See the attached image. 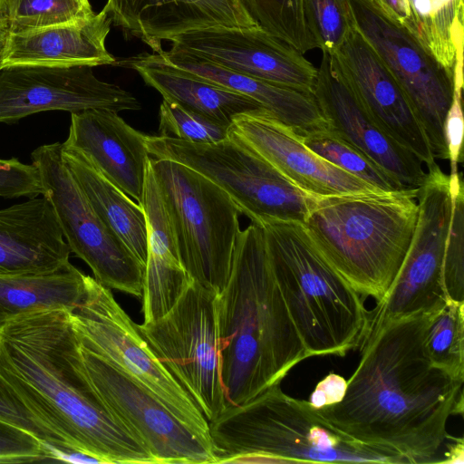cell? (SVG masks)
<instances>
[{
    "label": "cell",
    "instance_id": "18",
    "mask_svg": "<svg viewBox=\"0 0 464 464\" xmlns=\"http://www.w3.org/2000/svg\"><path fill=\"white\" fill-rule=\"evenodd\" d=\"M314 97L330 129L364 153L405 188H419L427 171L388 137L363 110L331 56L322 52Z\"/></svg>",
    "mask_w": 464,
    "mask_h": 464
},
{
    "label": "cell",
    "instance_id": "26",
    "mask_svg": "<svg viewBox=\"0 0 464 464\" xmlns=\"http://www.w3.org/2000/svg\"><path fill=\"white\" fill-rule=\"evenodd\" d=\"M160 53L175 66L255 100L298 135L329 127L314 94L244 75L184 53L169 50Z\"/></svg>",
    "mask_w": 464,
    "mask_h": 464
},
{
    "label": "cell",
    "instance_id": "44",
    "mask_svg": "<svg viewBox=\"0 0 464 464\" xmlns=\"http://www.w3.org/2000/svg\"><path fill=\"white\" fill-rule=\"evenodd\" d=\"M450 442L446 443L447 450L444 452L445 459L441 463H460L464 462V446L462 438H454L450 436Z\"/></svg>",
    "mask_w": 464,
    "mask_h": 464
},
{
    "label": "cell",
    "instance_id": "42",
    "mask_svg": "<svg viewBox=\"0 0 464 464\" xmlns=\"http://www.w3.org/2000/svg\"><path fill=\"white\" fill-rule=\"evenodd\" d=\"M346 380L335 373L330 372L319 382L309 398V402L315 408H321L342 400Z\"/></svg>",
    "mask_w": 464,
    "mask_h": 464
},
{
    "label": "cell",
    "instance_id": "36",
    "mask_svg": "<svg viewBox=\"0 0 464 464\" xmlns=\"http://www.w3.org/2000/svg\"><path fill=\"white\" fill-rule=\"evenodd\" d=\"M0 420L18 427L38 439L47 453L71 448L29 409L16 391L0 374Z\"/></svg>",
    "mask_w": 464,
    "mask_h": 464
},
{
    "label": "cell",
    "instance_id": "40",
    "mask_svg": "<svg viewBox=\"0 0 464 464\" xmlns=\"http://www.w3.org/2000/svg\"><path fill=\"white\" fill-rule=\"evenodd\" d=\"M464 120L461 108V93L453 92L452 102L444 121V138L450 163V172L459 170L463 160L462 144Z\"/></svg>",
    "mask_w": 464,
    "mask_h": 464
},
{
    "label": "cell",
    "instance_id": "12",
    "mask_svg": "<svg viewBox=\"0 0 464 464\" xmlns=\"http://www.w3.org/2000/svg\"><path fill=\"white\" fill-rule=\"evenodd\" d=\"M348 2L353 27L405 92L434 159L448 160L444 121L453 97V75L404 26L387 18L370 0Z\"/></svg>",
    "mask_w": 464,
    "mask_h": 464
},
{
    "label": "cell",
    "instance_id": "43",
    "mask_svg": "<svg viewBox=\"0 0 464 464\" xmlns=\"http://www.w3.org/2000/svg\"><path fill=\"white\" fill-rule=\"evenodd\" d=\"M387 18L404 26L411 23V12L407 0H370Z\"/></svg>",
    "mask_w": 464,
    "mask_h": 464
},
{
    "label": "cell",
    "instance_id": "5",
    "mask_svg": "<svg viewBox=\"0 0 464 464\" xmlns=\"http://www.w3.org/2000/svg\"><path fill=\"white\" fill-rule=\"evenodd\" d=\"M217 463H396L336 431L309 401L277 382L209 421Z\"/></svg>",
    "mask_w": 464,
    "mask_h": 464
},
{
    "label": "cell",
    "instance_id": "21",
    "mask_svg": "<svg viewBox=\"0 0 464 464\" xmlns=\"http://www.w3.org/2000/svg\"><path fill=\"white\" fill-rule=\"evenodd\" d=\"M146 138L116 111L88 110L71 114L68 137L63 143L82 152L111 182L139 203L150 160Z\"/></svg>",
    "mask_w": 464,
    "mask_h": 464
},
{
    "label": "cell",
    "instance_id": "17",
    "mask_svg": "<svg viewBox=\"0 0 464 464\" xmlns=\"http://www.w3.org/2000/svg\"><path fill=\"white\" fill-rule=\"evenodd\" d=\"M329 55L374 123L427 169L434 165L436 160L428 137L411 103L353 25L342 44Z\"/></svg>",
    "mask_w": 464,
    "mask_h": 464
},
{
    "label": "cell",
    "instance_id": "33",
    "mask_svg": "<svg viewBox=\"0 0 464 464\" xmlns=\"http://www.w3.org/2000/svg\"><path fill=\"white\" fill-rule=\"evenodd\" d=\"M459 170L450 174L451 216L445 241L442 277L447 297L464 302V187Z\"/></svg>",
    "mask_w": 464,
    "mask_h": 464
},
{
    "label": "cell",
    "instance_id": "11",
    "mask_svg": "<svg viewBox=\"0 0 464 464\" xmlns=\"http://www.w3.org/2000/svg\"><path fill=\"white\" fill-rule=\"evenodd\" d=\"M38 168L43 196L52 205L71 252L109 289L142 296L145 266L99 217L62 158V143L36 148L31 154Z\"/></svg>",
    "mask_w": 464,
    "mask_h": 464
},
{
    "label": "cell",
    "instance_id": "37",
    "mask_svg": "<svg viewBox=\"0 0 464 464\" xmlns=\"http://www.w3.org/2000/svg\"><path fill=\"white\" fill-rule=\"evenodd\" d=\"M320 50L333 53L353 28L348 0H305Z\"/></svg>",
    "mask_w": 464,
    "mask_h": 464
},
{
    "label": "cell",
    "instance_id": "24",
    "mask_svg": "<svg viewBox=\"0 0 464 464\" xmlns=\"http://www.w3.org/2000/svg\"><path fill=\"white\" fill-rule=\"evenodd\" d=\"M139 204L144 210L147 224V259L142 293L143 322L147 323L168 313L192 280L182 265L150 162Z\"/></svg>",
    "mask_w": 464,
    "mask_h": 464
},
{
    "label": "cell",
    "instance_id": "39",
    "mask_svg": "<svg viewBox=\"0 0 464 464\" xmlns=\"http://www.w3.org/2000/svg\"><path fill=\"white\" fill-rule=\"evenodd\" d=\"M47 460L45 447L29 432L0 420V463Z\"/></svg>",
    "mask_w": 464,
    "mask_h": 464
},
{
    "label": "cell",
    "instance_id": "45",
    "mask_svg": "<svg viewBox=\"0 0 464 464\" xmlns=\"http://www.w3.org/2000/svg\"><path fill=\"white\" fill-rule=\"evenodd\" d=\"M5 0H0V33L5 34Z\"/></svg>",
    "mask_w": 464,
    "mask_h": 464
},
{
    "label": "cell",
    "instance_id": "25",
    "mask_svg": "<svg viewBox=\"0 0 464 464\" xmlns=\"http://www.w3.org/2000/svg\"><path fill=\"white\" fill-rule=\"evenodd\" d=\"M119 64L135 70L163 100L232 125L236 116L266 110L255 100L169 63L158 53H142Z\"/></svg>",
    "mask_w": 464,
    "mask_h": 464
},
{
    "label": "cell",
    "instance_id": "22",
    "mask_svg": "<svg viewBox=\"0 0 464 464\" xmlns=\"http://www.w3.org/2000/svg\"><path fill=\"white\" fill-rule=\"evenodd\" d=\"M70 253L43 195L0 209V276L52 271L68 263Z\"/></svg>",
    "mask_w": 464,
    "mask_h": 464
},
{
    "label": "cell",
    "instance_id": "14",
    "mask_svg": "<svg viewBox=\"0 0 464 464\" xmlns=\"http://www.w3.org/2000/svg\"><path fill=\"white\" fill-rule=\"evenodd\" d=\"M80 350L88 376L106 407L157 464L217 463L214 446L183 424L157 397L81 344Z\"/></svg>",
    "mask_w": 464,
    "mask_h": 464
},
{
    "label": "cell",
    "instance_id": "1",
    "mask_svg": "<svg viewBox=\"0 0 464 464\" xmlns=\"http://www.w3.org/2000/svg\"><path fill=\"white\" fill-rule=\"evenodd\" d=\"M431 313L369 327L341 401L316 408L336 431L396 463H441L447 422L463 413V383L434 366L424 340Z\"/></svg>",
    "mask_w": 464,
    "mask_h": 464
},
{
    "label": "cell",
    "instance_id": "10",
    "mask_svg": "<svg viewBox=\"0 0 464 464\" xmlns=\"http://www.w3.org/2000/svg\"><path fill=\"white\" fill-rule=\"evenodd\" d=\"M218 295L191 281L170 310L137 327L208 421L227 407L217 320Z\"/></svg>",
    "mask_w": 464,
    "mask_h": 464
},
{
    "label": "cell",
    "instance_id": "32",
    "mask_svg": "<svg viewBox=\"0 0 464 464\" xmlns=\"http://www.w3.org/2000/svg\"><path fill=\"white\" fill-rule=\"evenodd\" d=\"M94 14L89 0H5V34L68 24Z\"/></svg>",
    "mask_w": 464,
    "mask_h": 464
},
{
    "label": "cell",
    "instance_id": "4",
    "mask_svg": "<svg viewBox=\"0 0 464 464\" xmlns=\"http://www.w3.org/2000/svg\"><path fill=\"white\" fill-rule=\"evenodd\" d=\"M419 188L319 197L303 224L324 260L362 296L380 303L409 249Z\"/></svg>",
    "mask_w": 464,
    "mask_h": 464
},
{
    "label": "cell",
    "instance_id": "9",
    "mask_svg": "<svg viewBox=\"0 0 464 464\" xmlns=\"http://www.w3.org/2000/svg\"><path fill=\"white\" fill-rule=\"evenodd\" d=\"M81 346L95 353L157 397L183 424L212 444L209 422L167 370L111 290L90 276L71 311Z\"/></svg>",
    "mask_w": 464,
    "mask_h": 464
},
{
    "label": "cell",
    "instance_id": "23",
    "mask_svg": "<svg viewBox=\"0 0 464 464\" xmlns=\"http://www.w3.org/2000/svg\"><path fill=\"white\" fill-rule=\"evenodd\" d=\"M111 19L103 9L75 22L5 34L0 67L12 64L111 65L116 59L105 45Z\"/></svg>",
    "mask_w": 464,
    "mask_h": 464
},
{
    "label": "cell",
    "instance_id": "38",
    "mask_svg": "<svg viewBox=\"0 0 464 464\" xmlns=\"http://www.w3.org/2000/svg\"><path fill=\"white\" fill-rule=\"evenodd\" d=\"M38 168L16 158L0 159V197L27 198L43 195Z\"/></svg>",
    "mask_w": 464,
    "mask_h": 464
},
{
    "label": "cell",
    "instance_id": "16",
    "mask_svg": "<svg viewBox=\"0 0 464 464\" xmlns=\"http://www.w3.org/2000/svg\"><path fill=\"white\" fill-rule=\"evenodd\" d=\"M171 52L299 92L314 94L318 70L304 53L261 26L213 28L183 34Z\"/></svg>",
    "mask_w": 464,
    "mask_h": 464
},
{
    "label": "cell",
    "instance_id": "34",
    "mask_svg": "<svg viewBox=\"0 0 464 464\" xmlns=\"http://www.w3.org/2000/svg\"><path fill=\"white\" fill-rule=\"evenodd\" d=\"M159 131L194 143H217L229 136L231 125L215 121L163 100L159 111Z\"/></svg>",
    "mask_w": 464,
    "mask_h": 464
},
{
    "label": "cell",
    "instance_id": "6",
    "mask_svg": "<svg viewBox=\"0 0 464 464\" xmlns=\"http://www.w3.org/2000/svg\"><path fill=\"white\" fill-rule=\"evenodd\" d=\"M271 268L310 357L360 347L369 312L362 295L320 256L302 223L261 225Z\"/></svg>",
    "mask_w": 464,
    "mask_h": 464
},
{
    "label": "cell",
    "instance_id": "28",
    "mask_svg": "<svg viewBox=\"0 0 464 464\" xmlns=\"http://www.w3.org/2000/svg\"><path fill=\"white\" fill-rule=\"evenodd\" d=\"M85 276L70 261L48 272L0 276V328L37 312L72 311L83 296Z\"/></svg>",
    "mask_w": 464,
    "mask_h": 464
},
{
    "label": "cell",
    "instance_id": "15",
    "mask_svg": "<svg viewBox=\"0 0 464 464\" xmlns=\"http://www.w3.org/2000/svg\"><path fill=\"white\" fill-rule=\"evenodd\" d=\"M90 65L12 64L0 67V122L64 111H139L130 92L99 80Z\"/></svg>",
    "mask_w": 464,
    "mask_h": 464
},
{
    "label": "cell",
    "instance_id": "3",
    "mask_svg": "<svg viewBox=\"0 0 464 464\" xmlns=\"http://www.w3.org/2000/svg\"><path fill=\"white\" fill-rule=\"evenodd\" d=\"M221 375L227 406L245 403L310 357L269 262L264 231L240 230L229 279L217 296Z\"/></svg>",
    "mask_w": 464,
    "mask_h": 464
},
{
    "label": "cell",
    "instance_id": "47",
    "mask_svg": "<svg viewBox=\"0 0 464 464\" xmlns=\"http://www.w3.org/2000/svg\"><path fill=\"white\" fill-rule=\"evenodd\" d=\"M3 34H4V33H0V35H3Z\"/></svg>",
    "mask_w": 464,
    "mask_h": 464
},
{
    "label": "cell",
    "instance_id": "41",
    "mask_svg": "<svg viewBox=\"0 0 464 464\" xmlns=\"http://www.w3.org/2000/svg\"><path fill=\"white\" fill-rule=\"evenodd\" d=\"M407 3L411 12V23L408 31L430 53L431 1L407 0Z\"/></svg>",
    "mask_w": 464,
    "mask_h": 464
},
{
    "label": "cell",
    "instance_id": "30",
    "mask_svg": "<svg viewBox=\"0 0 464 464\" xmlns=\"http://www.w3.org/2000/svg\"><path fill=\"white\" fill-rule=\"evenodd\" d=\"M424 347L434 366L464 381V302L448 299L430 314Z\"/></svg>",
    "mask_w": 464,
    "mask_h": 464
},
{
    "label": "cell",
    "instance_id": "8",
    "mask_svg": "<svg viewBox=\"0 0 464 464\" xmlns=\"http://www.w3.org/2000/svg\"><path fill=\"white\" fill-rule=\"evenodd\" d=\"M146 145L156 159L179 162L209 179L240 214L259 226L277 221L304 224L319 198L299 188L231 132L210 144L147 136Z\"/></svg>",
    "mask_w": 464,
    "mask_h": 464
},
{
    "label": "cell",
    "instance_id": "13",
    "mask_svg": "<svg viewBox=\"0 0 464 464\" xmlns=\"http://www.w3.org/2000/svg\"><path fill=\"white\" fill-rule=\"evenodd\" d=\"M418 218L403 263L384 298L369 313L368 328L385 320L441 308L448 297L442 264L451 216L450 175L435 163L419 188Z\"/></svg>",
    "mask_w": 464,
    "mask_h": 464
},
{
    "label": "cell",
    "instance_id": "46",
    "mask_svg": "<svg viewBox=\"0 0 464 464\" xmlns=\"http://www.w3.org/2000/svg\"><path fill=\"white\" fill-rule=\"evenodd\" d=\"M3 39H4V35H0V48H1V45H2Z\"/></svg>",
    "mask_w": 464,
    "mask_h": 464
},
{
    "label": "cell",
    "instance_id": "7",
    "mask_svg": "<svg viewBox=\"0 0 464 464\" xmlns=\"http://www.w3.org/2000/svg\"><path fill=\"white\" fill-rule=\"evenodd\" d=\"M150 166L189 278L219 295L229 279L240 232L228 195L195 169L170 160Z\"/></svg>",
    "mask_w": 464,
    "mask_h": 464
},
{
    "label": "cell",
    "instance_id": "35",
    "mask_svg": "<svg viewBox=\"0 0 464 464\" xmlns=\"http://www.w3.org/2000/svg\"><path fill=\"white\" fill-rule=\"evenodd\" d=\"M431 1L430 52L453 75L457 52L463 47V0Z\"/></svg>",
    "mask_w": 464,
    "mask_h": 464
},
{
    "label": "cell",
    "instance_id": "27",
    "mask_svg": "<svg viewBox=\"0 0 464 464\" xmlns=\"http://www.w3.org/2000/svg\"><path fill=\"white\" fill-rule=\"evenodd\" d=\"M62 158L99 217L145 266L147 224L142 207L111 182L80 150L62 143Z\"/></svg>",
    "mask_w": 464,
    "mask_h": 464
},
{
    "label": "cell",
    "instance_id": "31",
    "mask_svg": "<svg viewBox=\"0 0 464 464\" xmlns=\"http://www.w3.org/2000/svg\"><path fill=\"white\" fill-rule=\"evenodd\" d=\"M299 136L313 152L380 190L405 188L329 127Z\"/></svg>",
    "mask_w": 464,
    "mask_h": 464
},
{
    "label": "cell",
    "instance_id": "20",
    "mask_svg": "<svg viewBox=\"0 0 464 464\" xmlns=\"http://www.w3.org/2000/svg\"><path fill=\"white\" fill-rule=\"evenodd\" d=\"M102 9L114 25L158 53L162 41L188 32L258 26L242 0H107Z\"/></svg>",
    "mask_w": 464,
    "mask_h": 464
},
{
    "label": "cell",
    "instance_id": "29",
    "mask_svg": "<svg viewBox=\"0 0 464 464\" xmlns=\"http://www.w3.org/2000/svg\"><path fill=\"white\" fill-rule=\"evenodd\" d=\"M265 31L302 53L320 49L305 0H242Z\"/></svg>",
    "mask_w": 464,
    "mask_h": 464
},
{
    "label": "cell",
    "instance_id": "19",
    "mask_svg": "<svg viewBox=\"0 0 464 464\" xmlns=\"http://www.w3.org/2000/svg\"><path fill=\"white\" fill-rule=\"evenodd\" d=\"M230 132L295 186L313 195L324 197L380 190L313 152L292 128L266 110L236 116Z\"/></svg>",
    "mask_w": 464,
    "mask_h": 464
},
{
    "label": "cell",
    "instance_id": "2",
    "mask_svg": "<svg viewBox=\"0 0 464 464\" xmlns=\"http://www.w3.org/2000/svg\"><path fill=\"white\" fill-rule=\"evenodd\" d=\"M0 374L71 448L102 463H156L93 387L71 311L37 312L4 324Z\"/></svg>",
    "mask_w": 464,
    "mask_h": 464
}]
</instances>
